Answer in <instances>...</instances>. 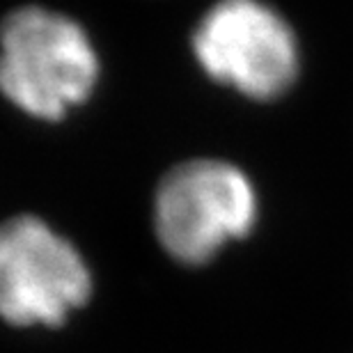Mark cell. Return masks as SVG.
Wrapping results in <instances>:
<instances>
[{"mask_svg": "<svg viewBox=\"0 0 353 353\" xmlns=\"http://www.w3.org/2000/svg\"><path fill=\"white\" fill-rule=\"evenodd\" d=\"M92 275L67 239L34 216L0 225V316L14 326H60L85 305Z\"/></svg>", "mask_w": 353, "mask_h": 353, "instance_id": "obj_4", "label": "cell"}, {"mask_svg": "<svg viewBox=\"0 0 353 353\" xmlns=\"http://www.w3.org/2000/svg\"><path fill=\"white\" fill-rule=\"evenodd\" d=\"M99 60L85 30L46 7H21L0 26V92L28 115L60 119L92 94Z\"/></svg>", "mask_w": 353, "mask_h": 353, "instance_id": "obj_1", "label": "cell"}, {"mask_svg": "<svg viewBox=\"0 0 353 353\" xmlns=\"http://www.w3.org/2000/svg\"><path fill=\"white\" fill-rule=\"evenodd\" d=\"M257 218V195L239 168L223 161H188L157 190L154 225L161 245L181 264H204Z\"/></svg>", "mask_w": 353, "mask_h": 353, "instance_id": "obj_2", "label": "cell"}, {"mask_svg": "<svg viewBox=\"0 0 353 353\" xmlns=\"http://www.w3.org/2000/svg\"><path fill=\"white\" fill-rule=\"evenodd\" d=\"M193 48L211 79L259 101L280 97L299 76L294 30L259 0L216 3L197 26Z\"/></svg>", "mask_w": 353, "mask_h": 353, "instance_id": "obj_3", "label": "cell"}]
</instances>
